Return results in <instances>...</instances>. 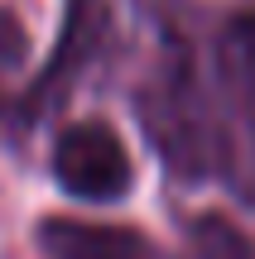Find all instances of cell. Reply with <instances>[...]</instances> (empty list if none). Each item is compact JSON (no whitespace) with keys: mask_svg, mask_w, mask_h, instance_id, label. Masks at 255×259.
I'll use <instances>...</instances> for the list:
<instances>
[{"mask_svg":"<svg viewBox=\"0 0 255 259\" xmlns=\"http://www.w3.org/2000/svg\"><path fill=\"white\" fill-rule=\"evenodd\" d=\"M140 120L150 130L154 149L183 178H198L212 158H222L217 111H212V101H207V92H202V82H198L183 48H169L159 72L150 77V87L140 96Z\"/></svg>","mask_w":255,"mask_h":259,"instance_id":"cell-1","label":"cell"},{"mask_svg":"<svg viewBox=\"0 0 255 259\" xmlns=\"http://www.w3.org/2000/svg\"><path fill=\"white\" fill-rule=\"evenodd\" d=\"M217 149L222 163L255 183V19L241 15L217 38Z\"/></svg>","mask_w":255,"mask_h":259,"instance_id":"cell-2","label":"cell"},{"mask_svg":"<svg viewBox=\"0 0 255 259\" xmlns=\"http://www.w3.org/2000/svg\"><path fill=\"white\" fill-rule=\"evenodd\" d=\"M53 178L72 202H121L135 183L130 154H125L121 135L101 120H82L72 130H63L53 144Z\"/></svg>","mask_w":255,"mask_h":259,"instance_id":"cell-3","label":"cell"},{"mask_svg":"<svg viewBox=\"0 0 255 259\" xmlns=\"http://www.w3.org/2000/svg\"><path fill=\"white\" fill-rule=\"evenodd\" d=\"M101 38H106V5L101 0H67L63 38H58L48 67L39 72V82L29 87L24 115H48L53 106H63L67 92H72V82L87 72V63L101 53Z\"/></svg>","mask_w":255,"mask_h":259,"instance_id":"cell-4","label":"cell"},{"mask_svg":"<svg viewBox=\"0 0 255 259\" xmlns=\"http://www.w3.org/2000/svg\"><path fill=\"white\" fill-rule=\"evenodd\" d=\"M39 245L48 259H154L150 240L125 226H101V221H72L53 216L39 226Z\"/></svg>","mask_w":255,"mask_h":259,"instance_id":"cell-5","label":"cell"},{"mask_svg":"<svg viewBox=\"0 0 255 259\" xmlns=\"http://www.w3.org/2000/svg\"><path fill=\"white\" fill-rule=\"evenodd\" d=\"M193 250H198V259H255L250 240L231 221H217V216H212V221H198Z\"/></svg>","mask_w":255,"mask_h":259,"instance_id":"cell-6","label":"cell"}]
</instances>
